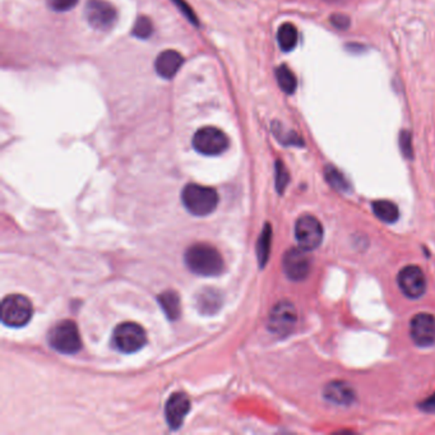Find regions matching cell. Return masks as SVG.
<instances>
[{"label":"cell","instance_id":"6da1fadb","mask_svg":"<svg viewBox=\"0 0 435 435\" xmlns=\"http://www.w3.org/2000/svg\"><path fill=\"white\" fill-rule=\"evenodd\" d=\"M185 263L191 272L213 277L224 271V259L218 249L208 244H194L185 253Z\"/></svg>","mask_w":435,"mask_h":435},{"label":"cell","instance_id":"7a4b0ae2","mask_svg":"<svg viewBox=\"0 0 435 435\" xmlns=\"http://www.w3.org/2000/svg\"><path fill=\"white\" fill-rule=\"evenodd\" d=\"M182 201L187 211L194 216H207L216 210L218 191L199 184H188L182 193Z\"/></svg>","mask_w":435,"mask_h":435},{"label":"cell","instance_id":"3957f363","mask_svg":"<svg viewBox=\"0 0 435 435\" xmlns=\"http://www.w3.org/2000/svg\"><path fill=\"white\" fill-rule=\"evenodd\" d=\"M48 340L50 346L61 354H75L81 350L80 332L72 320H63L55 324L49 332Z\"/></svg>","mask_w":435,"mask_h":435},{"label":"cell","instance_id":"277c9868","mask_svg":"<svg viewBox=\"0 0 435 435\" xmlns=\"http://www.w3.org/2000/svg\"><path fill=\"white\" fill-rule=\"evenodd\" d=\"M34 308L23 295H9L1 303V322L8 327L26 326L32 318Z\"/></svg>","mask_w":435,"mask_h":435},{"label":"cell","instance_id":"5b68a950","mask_svg":"<svg viewBox=\"0 0 435 435\" xmlns=\"http://www.w3.org/2000/svg\"><path fill=\"white\" fill-rule=\"evenodd\" d=\"M147 342V334L137 323L127 322L116 327L113 334V343L124 354H133L142 348Z\"/></svg>","mask_w":435,"mask_h":435},{"label":"cell","instance_id":"8992f818","mask_svg":"<svg viewBox=\"0 0 435 435\" xmlns=\"http://www.w3.org/2000/svg\"><path fill=\"white\" fill-rule=\"evenodd\" d=\"M194 150L204 156H218L229 147V138L222 130L206 127L193 137Z\"/></svg>","mask_w":435,"mask_h":435},{"label":"cell","instance_id":"52a82bcc","mask_svg":"<svg viewBox=\"0 0 435 435\" xmlns=\"http://www.w3.org/2000/svg\"><path fill=\"white\" fill-rule=\"evenodd\" d=\"M298 322V312L293 303L290 301H279L273 306L270 318L268 328L272 334L277 336H287L291 334Z\"/></svg>","mask_w":435,"mask_h":435},{"label":"cell","instance_id":"ba28073f","mask_svg":"<svg viewBox=\"0 0 435 435\" xmlns=\"http://www.w3.org/2000/svg\"><path fill=\"white\" fill-rule=\"evenodd\" d=\"M309 251L304 248H291L284 254L282 268L286 276L291 281H303L305 279L312 268V259Z\"/></svg>","mask_w":435,"mask_h":435},{"label":"cell","instance_id":"9c48e42d","mask_svg":"<svg viewBox=\"0 0 435 435\" xmlns=\"http://www.w3.org/2000/svg\"><path fill=\"white\" fill-rule=\"evenodd\" d=\"M295 238L299 246L306 251H313L323 240V226L320 220L312 215H304L295 224Z\"/></svg>","mask_w":435,"mask_h":435},{"label":"cell","instance_id":"30bf717a","mask_svg":"<svg viewBox=\"0 0 435 435\" xmlns=\"http://www.w3.org/2000/svg\"><path fill=\"white\" fill-rule=\"evenodd\" d=\"M84 15L89 26L99 31H108L116 20L115 8L105 0H89L84 8Z\"/></svg>","mask_w":435,"mask_h":435},{"label":"cell","instance_id":"8fae6325","mask_svg":"<svg viewBox=\"0 0 435 435\" xmlns=\"http://www.w3.org/2000/svg\"><path fill=\"white\" fill-rule=\"evenodd\" d=\"M397 284L402 293L410 299H419L427 291L425 275L417 265H408L402 268L397 276Z\"/></svg>","mask_w":435,"mask_h":435},{"label":"cell","instance_id":"7c38bea8","mask_svg":"<svg viewBox=\"0 0 435 435\" xmlns=\"http://www.w3.org/2000/svg\"><path fill=\"white\" fill-rule=\"evenodd\" d=\"M410 334L417 346H433L435 343L434 315L429 313L416 314L411 320Z\"/></svg>","mask_w":435,"mask_h":435},{"label":"cell","instance_id":"4fadbf2b","mask_svg":"<svg viewBox=\"0 0 435 435\" xmlns=\"http://www.w3.org/2000/svg\"><path fill=\"white\" fill-rule=\"evenodd\" d=\"M191 410V401L184 393H175L171 396L169 401L166 402L165 415L166 422L172 430H177L183 425L185 416L188 415Z\"/></svg>","mask_w":435,"mask_h":435},{"label":"cell","instance_id":"5bb4252c","mask_svg":"<svg viewBox=\"0 0 435 435\" xmlns=\"http://www.w3.org/2000/svg\"><path fill=\"white\" fill-rule=\"evenodd\" d=\"M323 396L326 397L327 401L332 402L340 406H350L355 402L356 393L354 388L351 387L347 382L334 381L328 383Z\"/></svg>","mask_w":435,"mask_h":435},{"label":"cell","instance_id":"9a60e30c","mask_svg":"<svg viewBox=\"0 0 435 435\" xmlns=\"http://www.w3.org/2000/svg\"><path fill=\"white\" fill-rule=\"evenodd\" d=\"M184 58L177 51L166 50L157 56L155 69L160 77L170 80L182 68Z\"/></svg>","mask_w":435,"mask_h":435},{"label":"cell","instance_id":"2e32d148","mask_svg":"<svg viewBox=\"0 0 435 435\" xmlns=\"http://www.w3.org/2000/svg\"><path fill=\"white\" fill-rule=\"evenodd\" d=\"M298 39H299L298 30L291 23H284L279 28L277 41H279V48L282 51L289 53V51L294 50L295 46L298 45Z\"/></svg>","mask_w":435,"mask_h":435},{"label":"cell","instance_id":"e0dca14e","mask_svg":"<svg viewBox=\"0 0 435 435\" xmlns=\"http://www.w3.org/2000/svg\"><path fill=\"white\" fill-rule=\"evenodd\" d=\"M373 212L375 216L383 222L393 224L400 218L398 207L389 201H377L373 203Z\"/></svg>","mask_w":435,"mask_h":435},{"label":"cell","instance_id":"ac0fdd59","mask_svg":"<svg viewBox=\"0 0 435 435\" xmlns=\"http://www.w3.org/2000/svg\"><path fill=\"white\" fill-rule=\"evenodd\" d=\"M276 80L279 83V89L287 95H293L298 89V80L293 73V70L287 65H279L276 68Z\"/></svg>","mask_w":435,"mask_h":435},{"label":"cell","instance_id":"d6986e66","mask_svg":"<svg viewBox=\"0 0 435 435\" xmlns=\"http://www.w3.org/2000/svg\"><path fill=\"white\" fill-rule=\"evenodd\" d=\"M158 303L163 308V312L168 315V318L175 320L180 315V300L177 294L172 291L163 293L158 296Z\"/></svg>","mask_w":435,"mask_h":435},{"label":"cell","instance_id":"ffe728a7","mask_svg":"<svg viewBox=\"0 0 435 435\" xmlns=\"http://www.w3.org/2000/svg\"><path fill=\"white\" fill-rule=\"evenodd\" d=\"M324 177L328 184L339 191H350V183L347 182L345 175L341 172L337 168H334L332 165H328L324 168Z\"/></svg>","mask_w":435,"mask_h":435},{"label":"cell","instance_id":"44dd1931","mask_svg":"<svg viewBox=\"0 0 435 435\" xmlns=\"http://www.w3.org/2000/svg\"><path fill=\"white\" fill-rule=\"evenodd\" d=\"M271 227L270 225H265V230L262 232V237L259 239L258 243V259L260 265H265L267 263V259L270 256V248H271Z\"/></svg>","mask_w":435,"mask_h":435},{"label":"cell","instance_id":"7402d4cb","mask_svg":"<svg viewBox=\"0 0 435 435\" xmlns=\"http://www.w3.org/2000/svg\"><path fill=\"white\" fill-rule=\"evenodd\" d=\"M275 136L279 137V142L286 146H303V139L295 132H284L282 127L279 124H273Z\"/></svg>","mask_w":435,"mask_h":435},{"label":"cell","instance_id":"603a6c76","mask_svg":"<svg viewBox=\"0 0 435 435\" xmlns=\"http://www.w3.org/2000/svg\"><path fill=\"white\" fill-rule=\"evenodd\" d=\"M152 32H153V26L149 17H139L132 31V34L138 39H149Z\"/></svg>","mask_w":435,"mask_h":435},{"label":"cell","instance_id":"cb8c5ba5","mask_svg":"<svg viewBox=\"0 0 435 435\" xmlns=\"http://www.w3.org/2000/svg\"><path fill=\"white\" fill-rule=\"evenodd\" d=\"M289 183V172L286 170L285 165L277 161L276 163V187L279 193H282Z\"/></svg>","mask_w":435,"mask_h":435},{"label":"cell","instance_id":"d4e9b609","mask_svg":"<svg viewBox=\"0 0 435 435\" xmlns=\"http://www.w3.org/2000/svg\"><path fill=\"white\" fill-rule=\"evenodd\" d=\"M400 149L402 151V155L406 158H412L414 151H412V139L411 134L408 130H402L400 134Z\"/></svg>","mask_w":435,"mask_h":435},{"label":"cell","instance_id":"484cf974","mask_svg":"<svg viewBox=\"0 0 435 435\" xmlns=\"http://www.w3.org/2000/svg\"><path fill=\"white\" fill-rule=\"evenodd\" d=\"M49 6L56 12H65L75 7L78 0H48Z\"/></svg>","mask_w":435,"mask_h":435},{"label":"cell","instance_id":"4316f807","mask_svg":"<svg viewBox=\"0 0 435 435\" xmlns=\"http://www.w3.org/2000/svg\"><path fill=\"white\" fill-rule=\"evenodd\" d=\"M172 1L177 4V8L182 11V13H183L188 20H191L193 25H198V20L197 17H196V14L191 11V8L187 6V3H185L184 0H172Z\"/></svg>","mask_w":435,"mask_h":435},{"label":"cell","instance_id":"83f0119b","mask_svg":"<svg viewBox=\"0 0 435 435\" xmlns=\"http://www.w3.org/2000/svg\"><path fill=\"white\" fill-rule=\"evenodd\" d=\"M331 23L334 25V27L339 28V30H347L350 27V18L345 15V14H334L331 17Z\"/></svg>","mask_w":435,"mask_h":435},{"label":"cell","instance_id":"f1b7e54d","mask_svg":"<svg viewBox=\"0 0 435 435\" xmlns=\"http://www.w3.org/2000/svg\"><path fill=\"white\" fill-rule=\"evenodd\" d=\"M419 408H422L424 412L428 414H435V395L430 396L427 400L419 403Z\"/></svg>","mask_w":435,"mask_h":435}]
</instances>
